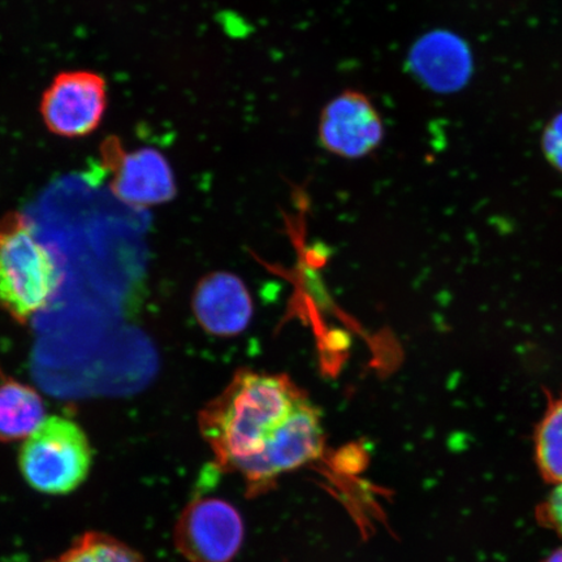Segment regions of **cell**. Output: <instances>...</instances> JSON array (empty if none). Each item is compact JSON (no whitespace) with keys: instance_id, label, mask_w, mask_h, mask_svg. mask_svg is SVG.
<instances>
[{"instance_id":"1","label":"cell","mask_w":562,"mask_h":562,"mask_svg":"<svg viewBox=\"0 0 562 562\" xmlns=\"http://www.w3.org/2000/svg\"><path fill=\"white\" fill-rule=\"evenodd\" d=\"M308 398L281 374L241 370L200 412V431L217 468L249 474L288 420Z\"/></svg>"},{"instance_id":"2","label":"cell","mask_w":562,"mask_h":562,"mask_svg":"<svg viewBox=\"0 0 562 562\" xmlns=\"http://www.w3.org/2000/svg\"><path fill=\"white\" fill-rule=\"evenodd\" d=\"M61 276L53 252L35 236L30 220L10 213L0 220V307L26 325L52 304Z\"/></svg>"},{"instance_id":"3","label":"cell","mask_w":562,"mask_h":562,"mask_svg":"<svg viewBox=\"0 0 562 562\" xmlns=\"http://www.w3.org/2000/svg\"><path fill=\"white\" fill-rule=\"evenodd\" d=\"M19 459L21 473L34 490L63 495L87 480L93 449L79 424L53 416L25 439Z\"/></svg>"},{"instance_id":"4","label":"cell","mask_w":562,"mask_h":562,"mask_svg":"<svg viewBox=\"0 0 562 562\" xmlns=\"http://www.w3.org/2000/svg\"><path fill=\"white\" fill-rule=\"evenodd\" d=\"M244 524L236 508L217 497H199L176 526L175 542L191 562H229L243 544Z\"/></svg>"},{"instance_id":"5","label":"cell","mask_w":562,"mask_h":562,"mask_svg":"<svg viewBox=\"0 0 562 562\" xmlns=\"http://www.w3.org/2000/svg\"><path fill=\"white\" fill-rule=\"evenodd\" d=\"M322 414L311 400L301 405L276 439L244 477L250 495L261 494L281 474L292 472L319 459L325 451Z\"/></svg>"},{"instance_id":"6","label":"cell","mask_w":562,"mask_h":562,"mask_svg":"<svg viewBox=\"0 0 562 562\" xmlns=\"http://www.w3.org/2000/svg\"><path fill=\"white\" fill-rule=\"evenodd\" d=\"M108 90L93 72H65L55 77L42 98V117L48 130L61 137L90 135L101 124Z\"/></svg>"},{"instance_id":"7","label":"cell","mask_w":562,"mask_h":562,"mask_svg":"<svg viewBox=\"0 0 562 562\" xmlns=\"http://www.w3.org/2000/svg\"><path fill=\"white\" fill-rule=\"evenodd\" d=\"M383 138L382 116L370 98L361 91H344L322 111L321 144L336 157H368L381 146Z\"/></svg>"},{"instance_id":"8","label":"cell","mask_w":562,"mask_h":562,"mask_svg":"<svg viewBox=\"0 0 562 562\" xmlns=\"http://www.w3.org/2000/svg\"><path fill=\"white\" fill-rule=\"evenodd\" d=\"M111 189L119 200L133 207H151L171 201L176 195L170 165L154 149L124 153L110 146Z\"/></svg>"},{"instance_id":"9","label":"cell","mask_w":562,"mask_h":562,"mask_svg":"<svg viewBox=\"0 0 562 562\" xmlns=\"http://www.w3.org/2000/svg\"><path fill=\"white\" fill-rule=\"evenodd\" d=\"M407 67L434 93L451 94L465 87L472 77L473 56L460 35L432 31L412 46Z\"/></svg>"},{"instance_id":"10","label":"cell","mask_w":562,"mask_h":562,"mask_svg":"<svg viewBox=\"0 0 562 562\" xmlns=\"http://www.w3.org/2000/svg\"><path fill=\"white\" fill-rule=\"evenodd\" d=\"M193 312L200 326L216 336L245 331L252 315L248 288L231 272H213L203 278L193 294Z\"/></svg>"},{"instance_id":"11","label":"cell","mask_w":562,"mask_h":562,"mask_svg":"<svg viewBox=\"0 0 562 562\" xmlns=\"http://www.w3.org/2000/svg\"><path fill=\"white\" fill-rule=\"evenodd\" d=\"M45 416L46 405L40 393L0 367V441L26 439Z\"/></svg>"},{"instance_id":"12","label":"cell","mask_w":562,"mask_h":562,"mask_svg":"<svg viewBox=\"0 0 562 562\" xmlns=\"http://www.w3.org/2000/svg\"><path fill=\"white\" fill-rule=\"evenodd\" d=\"M536 461L543 480L553 486L562 484V392L548 396V404L536 434Z\"/></svg>"},{"instance_id":"13","label":"cell","mask_w":562,"mask_h":562,"mask_svg":"<svg viewBox=\"0 0 562 562\" xmlns=\"http://www.w3.org/2000/svg\"><path fill=\"white\" fill-rule=\"evenodd\" d=\"M54 562H143L138 553L119 540L100 532H88Z\"/></svg>"},{"instance_id":"14","label":"cell","mask_w":562,"mask_h":562,"mask_svg":"<svg viewBox=\"0 0 562 562\" xmlns=\"http://www.w3.org/2000/svg\"><path fill=\"white\" fill-rule=\"evenodd\" d=\"M537 516L540 524L562 536V484L554 486L551 494L540 504Z\"/></svg>"},{"instance_id":"15","label":"cell","mask_w":562,"mask_h":562,"mask_svg":"<svg viewBox=\"0 0 562 562\" xmlns=\"http://www.w3.org/2000/svg\"><path fill=\"white\" fill-rule=\"evenodd\" d=\"M542 145L547 159L562 172V112L547 125Z\"/></svg>"},{"instance_id":"16","label":"cell","mask_w":562,"mask_h":562,"mask_svg":"<svg viewBox=\"0 0 562 562\" xmlns=\"http://www.w3.org/2000/svg\"><path fill=\"white\" fill-rule=\"evenodd\" d=\"M543 562H562V548L552 552Z\"/></svg>"}]
</instances>
